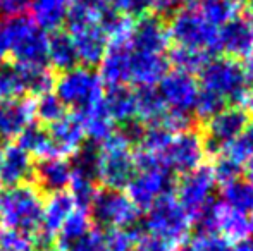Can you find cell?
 <instances>
[{"instance_id":"obj_48","label":"cell","mask_w":253,"mask_h":251,"mask_svg":"<svg viewBox=\"0 0 253 251\" xmlns=\"http://www.w3.org/2000/svg\"><path fill=\"white\" fill-rule=\"evenodd\" d=\"M243 171H245V181H247L250 186H253V157L247 162V165L243 167Z\"/></svg>"},{"instance_id":"obj_40","label":"cell","mask_w":253,"mask_h":251,"mask_svg":"<svg viewBox=\"0 0 253 251\" xmlns=\"http://www.w3.org/2000/svg\"><path fill=\"white\" fill-rule=\"evenodd\" d=\"M109 5L116 12L123 14L127 17H140L148 12L147 0H109Z\"/></svg>"},{"instance_id":"obj_17","label":"cell","mask_w":253,"mask_h":251,"mask_svg":"<svg viewBox=\"0 0 253 251\" xmlns=\"http://www.w3.org/2000/svg\"><path fill=\"white\" fill-rule=\"evenodd\" d=\"M35 98L16 97L0 100V138L17 140L28 127L35 124Z\"/></svg>"},{"instance_id":"obj_35","label":"cell","mask_w":253,"mask_h":251,"mask_svg":"<svg viewBox=\"0 0 253 251\" xmlns=\"http://www.w3.org/2000/svg\"><path fill=\"white\" fill-rule=\"evenodd\" d=\"M26 93V86L21 72L16 67H7L0 66V100H7V98H16L23 97Z\"/></svg>"},{"instance_id":"obj_16","label":"cell","mask_w":253,"mask_h":251,"mask_svg":"<svg viewBox=\"0 0 253 251\" xmlns=\"http://www.w3.org/2000/svg\"><path fill=\"white\" fill-rule=\"evenodd\" d=\"M169 43L170 41L169 35H167V28L160 17L153 16L150 12L136 17L129 36L131 50L141 52V54L166 55Z\"/></svg>"},{"instance_id":"obj_54","label":"cell","mask_w":253,"mask_h":251,"mask_svg":"<svg viewBox=\"0 0 253 251\" xmlns=\"http://www.w3.org/2000/svg\"><path fill=\"white\" fill-rule=\"evenodd\" d=\"M177 251H190V250H188V248H183V250H177Z\"/></svg>"},{"instance_id":"obj_7","label":"cell","mask_w":253,"mask_h":251,"mask_svg":"<svg viewBox=\"0 0 253 251\" xmlns=\"http://www.w3.org/2000/svg\"><path fill=\"white\" fill-rule=\"evenodd\" d=\"M167 35L174 47L205 52L209 55L220 52L219 28L207 23L200 16V12L191 7L177 10L170 16Z\"/></svg>"},{"instance_id":"obj_19","label":"cell","mask_w":253,"mask_h":251,"mask_svg":"<svg viewBox=\"0 0 253 251\" xmlns=\"http://www.w3.org/2000/svg\"><path fill=\"white\" fill-rule=\"evenodd\" d=\"M48 136H50L57 157H76L84 146L86 134L83 124L76 114H66L57 122L48 126Z\"/></svg>"},{"instance_id":"obj_22","label":"cell","mask_w":253,"mask_h":251,"mask_svg":"<svg viewBox=\"0 0 253 251\" xmlns=\"http://www.w3.org/2000/svg\"><path fill=\"white\" fill-rule=\"evenodd\" d=\"M220 52L229 59H245L253 50V38L245 19H233L219 30Z\"/></svg>"},{"instance_id":"obj_29","label":"cell","mask_w":253,"mask_h":251,"mask_svg":"<svg viewBox=\"0 0 253 251\" xmlns=\"http://www.w3.org/2000/svg\"><path fill=\"white\" fill-rule=\"evenodd\" d=\"M17 143L23 146V150L30 155L31 158H38V160H47V158L57 157L53 143L48 136L47 129H42L38 126H31L17 138Z\"/></svg>"},{"instance_id":"obj_47","label":"cell","mask_w":253,"mask_h":251,"mask_svg":"<svg viewBox=\"0 0 253 251\" xmlns=\"http://www.w3.org/2000/svg\"><path fill=\"white\" fill-rule=\"evenodd\" d=\"M231 251H253V236L234 243V245L231 246Z\"/></svg>"},{"instance_id":"obj_23","label":"cell","mask_w":253,"mask_h":251,"mask_svg":"<svg viewBox=\"0 0 253 251\" xmlns=\"http://www.w3.org/2000/svg\"><path fill=\"white\" fill-rule=\"evenodd\" d=\"M103 107L114 124H131L136 121V90L131 86L109 88L103 98Z\"/></svg>"},{"instance_id":"obj_10","label":"cell","mask_w":253,"mask_h":251,"mask_svg":"<svg viewBox=\"0 0 253 251\" xmlns=\"http://www.w3.org/2000/svg\"><path fill=\"white\" fill-rule=\"evenodd\" d=\"M172 174L166 167L152 162L136 160V169L124 186V193L140 210H147L159 198L167 194L172 186Z\"/></svg>"},{"instance_id":"obj_33","label":"cell","mask_w":253,"mask_h":251,"mask_svg":"<svg viewBox=\"0 0 253 251\" xmlns=\"http://www.w3.org/2000/svg\"><path fill=\"white\" fill-rule=\"evenodd\" d=\"M167 61H169V64H172L174 69L183 71V72L188 74H195L200 72L205 67V64L210 61V55L205 54V52L190 50V48L172 47L169 50V55H167Z\"/></svg>"},{"instance_id":"obj_53","label":"cell","mask_w":253,"mask_h":251,"mask_svg":"<svg viewBox=\"0 0 253 251\" xmlns=\"http://www.w3.org/2000/svg\"><path fill=\"white\" fill-rule=\"evenodd\" d=\"M45 251H60V250H57V248H53V250H45Z\"/></svg>"},{"instance_id":"obj_50","label":"cell","mask_w":253,"mask_h":251,"mask_svg":"<svg viewBox=\"0 0 253 251\" xmlns=\"http://www.w3.org/2000/svg\"><path fill=\"white\" fill-rule=\"evenodd\" d=\"M179 2H184V3H193V2H197V0H179Z\"/></svg>"},{"instance_id":"obj_26","label":"cell","mask_w":253,"mask_h":251,"mask_svg":"<svg viewBox=\"0 0 253 251\" xmlns=\"http://www.w3.org/2000/svg\"><path fill=\"white\" fill-rule=\"evenodd\" d=\"M47 62L50 69L64 71L73 69V67L80 66L76 57V50H74L73 40H71L69 33L64 30L53 31L48 35V55Z\"/></svg>"},{"instance_id":"obj_51","label":"cell","mask_w":253,"mask_h":251,"mask_svg":"<svg viewBox=\"0 0 253 251\" xmlns=\"http://www.w3.org/2000/svg\"><path fill=\"white\" fill-rule=\"evenodd\" d=\"M248 5H250V9L253 10V0H248Z\"/></svg>"},{"instance_id":"obj_30","label":"cell","mask_w":253,"mask_h":251,"mask_svg":"<svg viewBox=\"0 0 253 251\" xmlns=\"http://www.w3.org/2000/svg\"><path fill=\"white\" fill-rule=\"evenodd\" d=\"M78 117H80L81 124H83L86 138H90L91 141H95L98 144L116 133V124L109 117L103 104L100 107L91 108V110L84 112V114H80Z\"/></svg>"},{"instance_id":"obj_12","label":"cell","mask_w":253,"mask_h":251,"mask_svg":"<svg viewBox=\"0 0 253 251\" xmlns=\"http://www.w3.org/2000/svg\"><path fill=\"white\" fill-rule=\"evenodd\" d=\"M155 90L169 112L193 115L198 93H200V86L193 74L177 69L167 71V74L159 81Z\"/></svg>"},{"instance_id":"obj_34","label":"cell","mask_w":253,"mask_h":251,"mask_svg":"<svg viewBox=\"0 0 253 251\" xmlns=\"http://www.w3.org/2000/svg\"><path fill=\"white\" fill-rule=\"evenodd\" d=\"M35 115L43 124L50 126L66 115V107L60 104V100L55 97V93L50 91V93H43L35 98Z\"/></svg>"},{"instance_id":"obj_46","label":"cell","mask_w":253,"mask_h":251,"mask_svg":"<svg viewBox=\"0 0 253 251\" xmlns=\"http://www.w3.org/2000/svg\"><path fill=\"white\" fill-rule=\"evenodd\" d=\"M241 66H243L245 76H247L248 83L253 84V50L245 57V64H241Z\"/></svg>"},{"instance_id":"obj_49","label":"cell","mask_w":253,"mask_h":251,"mask_svg":"<svg viewBox=\"0 0 253 251\" xmlns=\"http://www.w3.org/2000/svg\"><path fill=\"white\" fill-rule=\"evenodd\" d=\"M247 24H248V30H250V33H252V38H253V14H250V17H248Z\"/></svg>"},{"instance_id":"obj_5","label":"cell","mask_w":253,"mask_h":251,"mask_svg":"<svg viewBox=\"0 0 253 251\" xmlns=\"http://www.w3.org/2000/svg\"><path fill=\"white\" fill-rule=\"evenodd\" d=\"M9 33V59L16 69L48 66V33L37 26L30 16L3 17Z\"/></svg>"},{"instance_id":"obj_44","label":"cell","mask_w":253,"mask_h":251,"mask_svg":"<svg viewBox=\"0 0 253 251\" xmlns=\"http://www.w3.org/2000/svg\"><path fill=\"white\" fill-rule=\"evenodd\" d=\"M71 5L91 14L95 19H98V16H100L103 10L110 7L109 0H71Z\"/></svg>"},{"instance_id":"obj_4","label":"cell","mask_w":253,"mask_h":251,"mask_svg":"<svg viewBox=\"0 0 253 251\" xmlns=\"http://www.w3.org/2000/svg\"><path fill=\"white\" fill-rule=\"evenodd\" d=\"M53 93L64 107L80 115L103 104L105 84L93 67L76 66L60 72L53 84Z\"/></svg>"},{"instance_id":"obj_15","label":"cell","mask_w":253,"mask_h":251,"mask_svg":"<svg viewBox=\"0 0 253 251\" xmlns=\"http://www.w3.org/2000/svg\"><path fill=\"white\" fill-rule=\"evenodd\" d=\"M248 124H250V114H247L243 108L229 105V107L220 108L219 112H215L207 119L205 140L207 143L220 150L227 143L236 140L247 129Z\"/></svg>"},{"instance_id":"obj_45","label":"cell","mask_w":253,"mask_h":251,"mask_svg":"<svg viewBox=\"0 0 253 251\" xmlns=\"http://www.w3.org/2000/svg\"><path fill=\"white\" fill-rule=\"evenodd\" d=\"M9 59V33H7L5 19L0 17V66Z\"/></svg>"},{"instance_id":"obj_32","label":"cell","mask_w":253,"mask_h":251,"mask_svg":"<svg viewBox=\"0 0 253 251\" xmlns=\"http://www.w3.org/2000/svg\"><path fill=\"white\" fill-rule=\"evenodd\" d=\"M197 10L207 23L220 28L229 21L236 19L238 3L231 2V0H200Z\"/></svg>"},{"instance_id":"obj_39","label":"cell","mask_w":253,"mask_h":251,"mask_svg":"<svg viewBox=\"0 0 253 251\" xmlns=\"http://www.w3.org/2000/svg\"><path fill=\"white\" fill-rule=\"evenodd\" d=\"M60 251H107L103 229H91L83 238H80L71 246H67L66 250H60Z\"/></svg>"},{"instance_id":"obj_3","label":"cell","mask_w":253,"mask_h":251,"mask_svg":"<svg viewBox=\"0 0 253 251\" xmlns=\"http://www.w3.org/2000/svg\"><path fill=\"white\" fill-rule=\"evenodd\" d=\"M43 196L38 186L24 182L0 191V229L37 236L42 232Z\"/></svg>"},{"instance_id":"obj_42","label":"cell","mask_w":253,"mask_h":251,"mask_svg":"<svg viewBox=\"0 0 253 251\" xmlns=\"http://www.w3.org/2000/svg\"><path fill=\"white\" fill-rule=\"evenodd\" d=\"M30 9V0H0V17L23 16Z\"/></svg>"},{"instance_id":"obj_13","label":"cell","mask_w":253,"mask_h":251,"mask_svg":"<svg viewBox=\"0 0 253 251\" xmlns=\"http://www.w3.org/2000/svg\"><path fill=\"white\" fill-rule=\"evenodd\" d=\"M202 224L203 227L222 236L231 245L253 236V217L236 210L222 200H217L210 205Z\"/></svg>"},{"instance_id":"obj_18","label":"cell","mask_w":253,"mask_h":251,"mask_svg":"<svg viewBox=\"0 0 253 251\" xmlns=\"http://www.w3.org/2000/svg\"><path fill=\"white\" fill-rule=\"evenodd\" d=\"M129 40L109 41L97 71L102 83L109 88L129 86Z\"/></svg>"},{"instance_id":"obj_24","label":"cell","mask_w":253,"mask_h":251,"mask_svg":"<svg viewBox=\"0 0 253 251\" xmlns=\"http://www.w3.org/2000/svg\"><path fill=\"white\" fill-rule=\"evenodd\" d=\"M71 0H30L31 21L45 33L62 30Z\"/></svg>"},{"instance_id":"obj_28","label":"cell","mask_w":253,"mask_h":251,"mask_svg":"<svg viewBox=\"0 0 253 251\" xmlns=\"http://www.w3.org/2000/svg\"><path fill=\"white\" fill-rule=\"evenodd\" d=\"M167 108L160 100L155 88H138L136 90V121L145 127L155 126L162 121Z\"/></svg>"},{"instance_id":"obj_9","label":"cell","mask_w":253,"mask_h":251,"mask_svg":"<svg viewBox=\"0 0 253 251\" xmlns=\"http://www.w3.org/2000/svg\"><path fill=\"white\" fill-rule=\"evenodd\" d=\"M217 178L210 165H202L191 172H186L179 178L176 184L174 196L186 210L191 220H203L210 205L215 201Z\"/></svg>"},{"instance_id":"obj_2","label":"cell","mask_w":253,"mask_h":251,"mask_svg":"<svg viewBox=\"0 0 253 251\" xmlns=\"http://www.w3.org/2000/svg\"><path fill=\"white\" fill-rule=\"evenodd\" d=\"M136 169V144L129 133H114L93 151L95 181L105 189H121Z\"/></svg>"},{"instance_id":"obj_43","label":"cell","mask_w":253,"mask_h":251,"mask_svg":"<svg viewBox=\"0 0 253 251\" xmlns=\"http://www.w3.org/2000/svg\"><path fill=\"white\" fill-rule=\"evenodd\" d=\"M179 0H147L148 10L157 17H169L176 12Z\"/></svg>"},{"instance_id":"obj_1","label":"cell","mask_w":253,"mask_h":251,"mask_svg":"<svg viewBox=\"0 0 253 251\" xmlns=\"http://www.w3.org/2000/svg\"><path fill=\"white\" fill-rule=\"evenodd\" d=\"M200 93L195 105V115L209 119L227 104L238 105L247 90L252 86L245 76L243 66L229 57L210 59L200 71L198 79Z\"/></svg>"},{"instance_id":"obj_11","label":"cell","mask_w":253,"mask_h":251,"mask_svg":"<svg viewBox=\"0 0 253 251\" xmlns=\"http://www.w3.org/2000/svg\"><path fill=\"white\" fill-rule=\"evenodd\" d=\"M91 218L103 229H133L141 210L121 189L97 191L90 205Z\"/></svg>"},{"instance_id":"obj_20","label":"cell","mask_w":253,"mask_h":251,"mask_svg":"<svg viewBox=\"0 0 253 251\" xmlns=\"http://www.w3.org/2000/svg\"><path fill=\"white\" fill-rule=\"evenodd\" d=\"M35 167L33 158L23 150L19 143H9L0 150V179L2 184L19 186L28 182Z\"/></svg>"},{"instance_id":"obj_31","label":"cell","mask_w":253,"mask_h":251,"mask_svg":"<svg viewBox=\"0 0 253 251\" xmlns=\"http://www.w3.org/2000/svg\"><path fill=\"white\" fill-rule=\"evenodd\" d=\"M222 201L234 207L236 210L253 217V186L245 179L238 178L222 184Z\"/></svg>"},{"instance_id":"obj_25","label":"cell","mask_w":253,"mask_h":251,"mask_svg":"<svg viewBox=\"0 0 253 251\" xmlns=\"http://www.w3.org/2000/svg\"><path fill=\"white\" fill-rule=\"evenodd\" d=\"M37 182L48 193L55 191H66L73 179V164L67 158L52 157L42 160L40 165L35 169Z\"/></svg>"},{"instance_id":"obj_27","label":"cell","mask_w":253,"mask_h":251,"mask_svg":"<svg viewBox=\"0 0 253 251\" xmlns=\"http://www.w3.org/2000/svg\"><path fill=\"white\" fill-rule=\"evenodd\" d=\"M93 229V218H91V212L90 207H84L80 205L76 207V210L69 215L64 225L60 227L57 238V248L59 250H66L67 246H71L74 241H78L80 238H83L86 232H90Z\"/></svg>"},{"instance_id":"obj_41","label":"cell","mask_w":253,"mask_h":251,"mask_svg":"<svg viewBox=\"0 0 253 251\" xmlns=\"http://www.w3.org/2000/svg\"><path fill=\"white\" fill-rule=\"evenodd\" d=\"M133 251H177V246L162 241V239L155 238V236L145 234L136 239Z\"/></svg>"},{"instance_id":"obj_14","label":"cell","mask_w":253,"mask_h":251,"mask_svg":"<svg viewBox=\"0 0 253 251\" xmlns=\"http://www.w3.org/2000/svg\"><path fill=\"white\" fill-rule=\"evenodd\" d=\"M73 40L80 66H98L109 45V38L97 21H69L64 24Z\"/></svg>"},{"instance_id":"obj_21","label":"cell","mask_w":253,"mask_h":251,"mask_svg":"<svg viewBox=\"0 0 253 251\" xmlns=\"http://www.w3.org/2000/svg\"><path fill=\"white\" fill-rule=\"evenodd\" d=\"M78 200L69 191H55L43 200V212H42V232L47 238H55L59 234L64 222L69 215L80 207Z\"/></svg>"},{"instance_id":"obj_6","label":"cell","mask_w":253,"mask_h":251,"mask_svg":"<svg viewBox=\"0 0 253 251\" xmlns=\"http://www.w3.org/2000/svg\"><path fill=\"white\" fill-rule=\"evenodd\" d=\"M145 212H147L145 215L147 234L155 236V238L170 243L174 246L188 241L195 222L181 207L172 191L159 198Z\"/></svg>"},{"instance_id":"obj_8","label":"cell","mask_w":253,"mask_h":251,"mask_svg":"<svg viewBox=\"0 0 253 251\" xmlns=\"http://www.w3.org/2000/svg\"><path fill=\"white\" fill-rule=\"evenodd\" d=\"M209 143L205 136L188 127L179 133H172L160 157V164L170 174H186L205 165Z\"/></svg>"},{"instance_id":"obj_36","label":"cell","mask_w":253,"mask_h":251,"mask_svg":"<svg viewBox=\"0 0 253 251\" xmlns=\"http://www.w3.org/2000/svg\"><path fill=\"white\" fill-rule=\"evenodd\" d=\"M231 243L226 241L222 236L210 231L207 227H202L197 234L191 238L190 251H231Z\"/></svg>"},{"instance_id":"obj_56","label":"cell","mask_w":253,"mask_h":251,"mask_svg":"<svg viewBox=\"0 0 253 251\" xmlns=\"http://www.w3.org/2000/svg\"><path fill=\"white\" fill-rule=\"evenodd\" d=\"M0 251H3V250H2V248H0Z\"/></svg>"},{"instance_id":"obj_55","label":"cell","mask_w":253,"mask_h":251,"mask_svg":"<svg viewBox=\"0 0 253 251\" xmlns=\"http://www.w3.org/2000/svg\"><path fill=\"white\" fill-rule=\"evenodd\" d=\"M231 2H240V0H231Z\"/></svg>"},{"instance_id":"obj_37","label":"cell","mask_w":253,"mask_h":251,"mask_svg":"<svg viewBox=\"0 0 253 251\" xmlns=\"http://www.w3.org/2000/svg\"><path fill=\"white\" fill-rule=\"evenodd\" d=\"M107 251H133L136 245V232L133 229H103Z\"/></svg>"},{"instance_id":"obj_38","label":"cell","mask_w":253,"mask_h":251,"mask_svg":"<svg viewBox=\"0 0 253 251\" xmlns=\"http://www.w3.org/2000/svg\"><path fill=\"white\" fill-rule=\"evenodd\" d=\"M0 248L3 251H35V238L23 232L0 229Z\"/></svg>"},{"instance_id":"obj_52","label":"cell","mask_w":253,"mask_h":251,"mask_svg":"<svg viewBox=\"0 0 253 251\" xmlns=\"http://www.w3.org/2000/svg\"><path fill=\"white\" fill-rule=\"evenodd\" d=\"M2 188H3V184H2V179H0V191H2Z\"/></svg>"}]
</instances>
